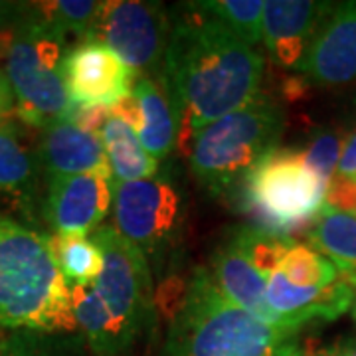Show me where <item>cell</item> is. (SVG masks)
Listing matches in <instances>:
<instances>
[{
	"mask_svg": "<svg viewBox=\"0 0 356 356\" xmlns=\"http://www.w3.org/2000/svg\"><path fill=\"white\" fill-rule=\"evenodd\" d=\"M103 254L102 275L70 287L76 325L95 356H127L153 325V269L113 226L93 232Z\"/></svg>",
	"mask_w": 356,
	"mask_h": 356,
	"instance_id": "2",
	"label": "cell"
},
{
	"mask_svg": "<svg viewBox=\"0 0 356 356\" xmlns=\"http://www.w3.org/2000/svg\"><path fill=\"white\" fill-rule=\"evenodd\" d=\"M38 159L50 178L109 170L99 135L74 121H60L42 129Z\"/></svg>",
	"mask_w": 356,
	"mask_h": 356,
	"instance_id": "16",
	"label": "cell"
},
{
	"mask_svg": "<svg viewBox=\"0 0 356 356\" xmlns=\"http://www.w3.org/2000/svg\"><path fill=\"white\" fill-rule=\"evenodd\" d=\"M113 196L111 170L54 177L48 184L46 220L56 236H88L107 218Z\"/></svg>",
	"mask_w": 356,
	"mask_h": 356,
	"instance_id": "11",
	"label": "cell"
},
{
	"mask_svg": "<svg viewBox=\"0 0 356 356\" xmlns=\"http://www.w3.org/2000/svg\"><path fill=\"white\" fill-rule=\"evenodd\" d=\"M299 72L318 86L356 81V0L334 6Z\"/></svg>",
	"mask_w": 356,
	"mask_h": 356,
	"instance_id": "14",
	"label": "cell"
},
{
	"mask_svg": "<svg viewBox=\"0 0 356 356\" xmlns=\"http://www.w3.org/2000/svg\"><path fill=\"white\" fill-rule=\"evenodd\" d=\"M334 10L331 2L269 0L264 6L261 40L271 60L281 67L299 70L318 30Z\"/></svg>",
	"mask_w": 356,
	"mask_h": 356,
	"instance_id": "13",
	"label": "cell"
},
{
	"mask_svg": "<svg viewBox=\"0 0 356 356\" xmlns=\"http://www.w3.org/2000/svg\"><path fill=\"white\" fill-rule=\"evenodd\" d=\"M51 255L67 287L89 285L102 275L103 254L88 236H50Z\"/></svg>",
	"mask_w": 356,
	"mask_h": 356,
	"instance_id": "20",
	"label": "cell"
},
{
	"mask_svg": "<svg viewBox=\"0 0 356 356\" xmlns=\"http://www.w3.org/2000/svg\"><path fill=\"white\" fill-rule=\"evenodd\" d=\"M242 208L255 228L280 238L313 224L327 188L303 163L301 151H273L242 184Z\"/></svg>",
	"mask_w": 356,
	"mask_h": 356,
	"instance_id": "7",
	"label": "cell"
},
{
	"mask_svg": "<svg viewBox=\"0 0 356 356\" xmlns=\"http://www.w3.org/2000/svg\"><path fill=\"white\" fill-rule=\"evenodd\" d=\"M67 51L64 34L36 14L16 28L6 50V77L16 99L14 111L26 125L46 129L72 119L76 107L64 76Z\"/></svg>",
	"mask_w": 356,
	"mask_h": 356,
	"instance_id": "6",
	"label": "cell"
},
{
	"mask_svg": "<svg viewBox=\"0 0 356 356\" xmlns=\"http://www.w3.org/2000/svg\"><path fill=\"white\" fill-rule=\"evenodd\" d=\"M170 28L163 4L109 0L102 2L91 40L105 44L135 74L151 76L165 60Z\"/></svg>",
	"mask_w": 356,
	"mask_h": 356,
	"instance_id": "9",
	"label": "cell"
},
{
	"mask_svg": "<svg viewBox=\"0 0 356 356\" xmlns=\"http://www.w3.org/2000/svg\"><path fill=\"white\" fill-rule=\"evenodd\" d=\"M309 242L356 289V214L325 204L309 226Z\"/></svg>",
	"mask_w": 356,
	"mask_h": 356,
	"instance_id": "17",
	"label": "cell"
},
{
	"mask_svg": "<svg viewBox=\"0 0 356 356\" xmlns=\"http://www.w3.org/2000/svg\"><path fill=\"white\" fill-rule=\"evenodd\" d=\"M38 153L26 145L22 131L10 121L0 123V192L24 196L36 180Z\"/></svg>",
	"mask_w": 356,
	"mask_h": 356,
	"instance_id": "19",
	"label": "cell"
},
{
	"mask_svg": "<svg viewBox=\"0 0 356 356\" xmlns=\"http://www.w3.org/2000/svg\"><path fill=\"white\" fill-rule=\"evenodd\" d=\"M208 271L212 275V281L216 283L218 291L232 305L240 307L245 313L254 315L264 323L275 325L281 329H293L269 307L267 277L255 269L250 257L242 250V245L236 242V238L224 248L216 250Z\"/></svg>",
	"mask_w": 356,
	"mask_h": 356,
	"instance_id": "15",
	"label": "cell"
},
{
	"mask_svg": "<svg viewBox=\"0 0 356 356\" xmlns=\"http://www.w3.org/2000/svg\"><path fill=\"white\" fill-rule=\"evenodd\" d=\"M264 58L229 28L188 8L170 28L163 76L192 137L259 93Z\"/></svg>",
	"mask_w": 356,
	"mask_h": 356,
	"instance_id": "1",
	"label": "cell"
},
{
	"mask_svg": "<svg viewBox=\"0 0 356 356\" xmlns=\"http://www.w3.org/2000/svg\"><path fill=\"white\" fill-rule=\"evenodd\" d=\"M337 177L356 184V131L344 140L339 168H337Z\"/></svg>",
	"mask_w": 356,
	"mask_h": 356,
	"instance_id": "25",
	"label": "cell"
},
{
	"mask_svg": "<svg viewBox=\"0 0 356 356\" xmlns=\"http://www.w3.org/2000/svg\"><path fill=\"white\" fill-rule=\"evenodd\" d=\"M2 121H4V119H2ZM2 121H0V123H2Z\"/></svg>",
	"mask_w": 356,
	"mask_h": 356,
	"instance_id": "32",
	"label": "cell"
},
{
	"mask_svg": "<svg viewBox=\"0 0 356 356\" xmlns=\"http://www.w3.org/2000/svg\"><path fill=\"white\" fill-rule=\"evenodd\" d=\"M297 332L232 305L210 271L196 267L170 321L165 356H293Z\"/></svg>",
	"mask_w": 356,
	"mask_h": 356,
	"instance_id": "3",
	"label": "cell"
},
{
	"mask_svg": "<svg viewBox=\"0 0 356 356\" xmlns=\"http://www.w3.org/2000/svg\"><path fill=\"white\" fill-rule=\"evenodd\" d=\"M0 356H48L46 353H42L40 348L28 344L22 339H13L6 341L4 344H0Z\"/></svg>",
	"mask_w": 356,
	"mask_h": 356,
	"instance_id": "26",
	"label": "cell"
},
{
	"mask_svg": "<svg viewBox=\"0 0 356 356\" xmlns=\"http://www.w3.org/2000/svg\"><path fill=\"white\" fill-rule=\"evenodd\" d=\"M350 313H353V318L356 321V293H355V299H353V305H350Z\"/></svg>",
	"mask_w": 356,
	"mask_h": 356,
	"instance_id": "31",
	"label": "cell"
},
{
	"mask_svg": "<svg viewBox=\"0 0 356 356\" xmlns=\"http://www.w3.org/2000/svg\"><path fill=\"white\" fill-rule=\"evenodd\" d=\"M175 95L165 76H140L133 93L111 109V115L127 121L147 153L156 161L168 156L180 137V117Z\"/></svg>",
	"mask_w": 356,
	"mask_h": 356,
	"instance_id": "12",
	"label": "cell"
},
{
	"mask_svg": "<svg viewBox=\"0 0 356 356\" xmlns=\"http://www.w3.org/2000/svg\"><path fill=\"white\" fill-rule=\"evenodd\" d=\"M344 356H356V341L344 346Z\"/></svg>",
	"mask_w": 356,
	"mask_h": 356,
	"instance_id": "30",
	"label": "cell"
},
{
	"mask_svg": "<svg viewBox=\"0 0 356 356\" xmlns=\"http://www.w3.org/2000/svg\"><path fill=\"white\" fill-rule=\"evenodd\" d=\"M0 327L34 332L77 327L50 236L6 216H0Z\"/></svg>",
	"mask_w": 356,
	"mask_h": 356,
	"instance_id": "4",
	"label": "cell"
},
{
	"mask_svg": "<svg viewBox=\"0 0 356 356\" xmlns=\"http://www.w3.org/2000/svg\"><path fill=\"white\" fill-rule=\"evenodd\" d=\"M277 273L299 287H318L325 289L341 280L339 269L331 259L318 254L315 248L299 242H289L281 257Z\"/></svg>",
	"mask_w": 356,
	"mask_h": 356,
	"instance_id": "22",
	"label": "cell"
},
{
	"mask_svg": "<svg viewBox=\"0 0 356 356\" xmlns=\"http://www.w3.org/2000/svg\"><path fill=\"white\" fill-rule=\"evenodd\" d=\"M99 139L115 184L147 180L159 175V161L147 153L127 121L111 115L99 131Z\"/></svg>",
	"mask_w": 356,
	"mask_h": 356,
	"instance_id": "18",
	"label": "cell"
},
{
	"mask_svg": "<svg viewBox=\"0 0 356 356\" xmlns=\"http://www.w3.org/2000/svg\"><path fill=\"white\" fill-rule=\"evenodd\" d=\"M26 4H14V2H0V28L14 22L16 14L24 13Z\"/></svg>",
	"mask_w": 356,
	"mask_h": 356,
	"instance_id": "29",
	"label": "cell"
},
{
	"mask_svg": "<svg viewBox=\"0 0 356 356\" xmlns=\"http://www.w3.org/2000/svg\"><path fill=\"white\" fill-rule=\"evenodd\" d=\"M285 127L283 111L266 93L224 115L192 137L191 170L206 191L229 196L248 175L277 151Z\"/></svg>",
	"mask_w": 356,
	"mask_h": 356,
	"instance_id": "5",
	"label": "cell"
},
{
	"mask_svg": "<svg viewBox=\"0 0 356 356\" xmlns=\"http://www.w3.org/2000/svg\"><path fill=\"white\" fill-rule=\"evenodd\" d=\"M343 145L344 143L337 133L325 131V133H318L317 137L309 143L305 151H301L305 166L321 180L325 188H329L332 178L337 177Z\"/></svg>",
	"mask_w": 356,
	"mask_h": 356,
	"instance_id": "24",
	"label": "cell"
},
{
	"mask_svg": "<svg viewBox=\"0 0 356 356\" xmlns=\"http://www.w3.org/2000/svg\"><path fill=\"white\" fill-rule=\"evenodd\" d=\"M32 13L62 34H74L81 42L93 36V28L102 10V2L93 0H58L30 4Z\"/></svg>",
	"mask_w": 356,
	"mask_h": 356,
	"instance_id": "23",
	"label": "cell"
},
{
	"mask_svg": "<svg viewBox=\"0 0 356 356\" xmlns=\"http://www.w3.org/2000/svg\"><path fill=\"white\" fill-rule=\"evenodd\" d=\"M0 54H2V50H0Z\"/></svg>",
	"mask_w": 356,
	"mask_h": 356,
	"instance_id": "33",
	"label": "cell"
},
{
	"mask_svg": "<svg viewBox=\"0 0 356 356\" xmlns=\"http://www.w3.org/2000/svg\"><path fill=\"white\" fill-rule=\"evenodd\" d=\"M293 356H344L343 344H331L321 348H299Z\"/></svg>",
	"mask_w": 356,
	"mask_h": 356,
	"instance_id": "28",
	"label": "cell"
},
{
	"mask_svg": "<svg viewBox=\"0 0 356 356\" xmlns=\"http://www.w3.org/2000/svg\"><path fill=\"white\" fill-rule=\"evenodd\" d=\"M182 224V198L175 180L154 175L147 180L115 184L113 228L131 242L149 266H165Z\"/></svg>",
	"mask_w": 356,
	"mask_h": 356,
	"instance_id": "8",
	"label": "cell"
},
{
	"mask_svg": "<svg viewBox=\"0 0 356 356\" xmlns=\"http://www.w3.org/2000/svg\"><path fill=\"white\" fill-rule=\"evenodd\" d=\"M16 109V99H14V91L8 77H6V72L0 70V121L10 115Z\"/></svg>",
	"mask_w": 356,
	"mask_h": 356,
	"instance_id": "27",
	"label": "cell"
},
{
	"mask_svg": "<svg viewBox=\"0 0 356 356\" xmlns=\"http://www.w3.org/2000/svg\"><path fill=\"white\" fill-rule=\"evenodd\" d=\"M186 6L222 22L252 48L261 42L264 0H200L188 2Z\"/></svg>",
	"mask_w": 356,
	"mask_h": 356,
	"instance_id": "21",
	"label": "cell"
},
{
	"mask_svg": "<svg viewBox=\"0 0 356 356\" xmlns=\"http://www.w3.org/2000/svg\"><path fill=\"white\" fill-rule=\"evenodd\" d=\"M65 86L74 107L113 109L133 93L135 72L102 42H81L67 51Z\"/></svg>",
	"mask_w": 356,
	"mask_h": 356,
	"instance_id": "10",
	"label": "cell"
}]
</instances>
